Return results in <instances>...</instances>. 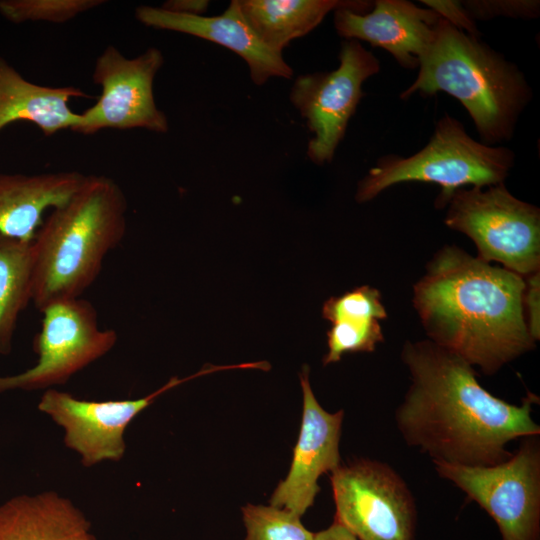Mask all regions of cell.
<instances>
[{
	"mask_svg": "<svg viewBox=\"0 0 540 540\" xmlns=\"http://www.w3.org/2000/svg\"><path fill=\"white\" fill-rule=\"evenodd\" d=\"M401 360L411 384L395 423L405 443L433 463L496 465L511 456L509 442L540 435L535 394L527 392L519 405L494 396L471 364L429 339L407 341Z\"/></svg>",
	"mask_w": 540,
	"mask_h": 540,
	"instance_id": "1",
	"label": "cell"
},
{
	"mask_svg": "<svg viewBox=\"0 0 540 540\" xmlns=\"http://www.w3.org/2000/svg\"><path fill=\"white\" fill-rule=\"evenodd\" d=\"M524 290L521 275L445 246L414 285L413 304L430 341L493 375L535 348Z\"/></svg>",
	"mask_w": 540,
	"mask_h": 540,
	"instance_id": "2",
	"label": "cell"
},
{
	"mask_svg": "<svg viewBox=\"0 0 540 540\" xmlns=\"http://www.w3.org/2000/svg\"><path fill=\"white\" fill-rule=\"evenodd\" d=\"M127 200L110 177L87 175L81 187L50 210L32 241V302L80 298L97 279L106 255L126 233Z\"/></svg>",
	"mask_w": 540,
	"mask_h": 540,
	"instance_id": "3",
	"label": "cell"
},
{
	"mask_svg": "<svg viewBox=\"0 0 540 540\" xmlns=\"http://www.w3.org/2000/svg\"><path fill=\"white\" fill-rule=\"evenodd\" d=\"M418 68L417 78L400 97L407 99L416 92L455 97L486 145L509 141L531 100V88L517 66L443 18Z\"/></svg>",
	"mask_w": 540,
	"mask_h": 540,
	"instance_id": "4",
	"label": "cell"
},
{
	"mask_svg": "<svg viewBox=\"0 0 540 540\" xmlns=\"http://www.w3.org/2000/svg\"><path fill=\"white\" fill-rule=\"evenodd\" d=\"M513 164L512 150L472 139L459 120L446 114L419 152L409 157L380 158L359 182L356 199L370 201L398 183H435L441 187L435 205L443 208L456 190L467 185L485 187L503 183Z\"/></svg>",
	"mask_w": 540,
	"mask_h": 540,
	"instance_id": "5",
	"label": "cell"
},
{
	"mask_svg": "<svg viewBox=\"0 0 540 540\" xmlns=\"http://www.w3.org/2000/svg\"><path fill=\"white\" fill-rule=\"evenodd\" d=\"M460 188L450 197L445 224L475 243L478 258L522 277L540 271V211L504 183Z\"/></svg>",
	"mask_w": 540,
	"mask_h": 540,
	"instance_id": "6",
	"label": "cell"
},
{
	"mask_svg": "<svg viewBox=\"0 0 540 540\" xmlns=\"http://www.w3.org/2000/svg\"><path fill=\"white\" fill-rule=\"evenodd\" d=\"M496 523L502 540H540V441L521 439L511 456L496 465L434 463Z\"/></svg>",
	"mask_w": 540,
	"mask_h": 540,
	"instance_id": "7",
	"label": "cell"
},
{
	"mask_svg": "<svg viewBox=\"0 0 540 540\" xmlns=\"http://www.w3.org/2000/svg\"><path fill=\"white\" fill-rule=\"evenodd\" d=\"M334 520L359 540H415L417 507L402 476L367 458L340 464L330 476Z\"/></svg>",
	"mask_w": 540,
	"mask_h": 540,
	"instance_id": "8",
	"label": "cell"
},
{
	"mask_svg": "<svg viewBox=\"0 0 540 540\" xmlns=\"http://www.w3.org/2000/svg\"><path fill=\"white\" fill-rule=\"evenodd\" d=\"M33 341L38 359L26 371L0 376V393L48 390L105 356L116 345L117 332L100 329L95 307L77 298L49 305Z\"/></svg>",
	"mask_w": 540,
	"mask_h": 540,
	"instance_id": "9",
	"label": "cell"
},
{
	"mask_svg": "<svg viewBox=\"0 0 540 540\" xmlns=\"http://www.w3.org/2000/svg\"><path fill=\"white\" fill-rule=\"evenodd\" d=\"M339 60L334 71L297 77L290 94L314 133L307 155L319 165L332 161L363 96V82L380 70L376 56L355 39L342 42Z\"/></svg>",
	"mask_w": 540,
	"mask_h": 540,
	"instance_id": "10",
	"label": "cell"
},
{
	"mask_svg": "<svg viewBox=\"0 0 540 540\" xmlns=\"http://www.w3.org/2000/svg\"><path fill=\"white\" fill-rule=\"evenodd\" d=\"M163 62L162 52L155 47L127 58L114 45L106 46L92 72V81L101 87L100 97L80 113L72 131L91 135L103 129L143 128L166 133L168 120L153 94L154 78Z\"/></svg>",
	"mask_w": 540,
	"mask_h": 540,
	"instance_id": "11",
	"label": "cell"
},
{
	"mask_svg": "<svg viewBox=\"0 0 540 540\" xmlns=\"http://www.w3.org/2000/svg\"><path fill=\"white\" fill-rule=\"evenodd\" d=\"M216 371L218 366L208 365L185 378L174 376L161 388L137 399L90 401L51 388L43 392L37 407L63 429L65 446L79 455L84 467L119 462L126 453V429L143 410L164 392Z\"/></svg>",
	"mask_w": 540,
	"mask_h": 540,
	"instance_id": "12",
	"label": "cell"
},
{
	"mask_svg": "<svg viewBox=\"0 0 540 540\" xmlns=\"http://www.w3.org/2000/svg\"><path fill=\"white\" fill-rule=\"evenodd\" d=\"M303 413L288 475L274 490L270 505L300 517L313 505L320 491L319 477L340 464L339 441L344 411L329 413L317 401L309 381V368L300 373Z\"/></svg>",
	"mask_w": 540,
	"mask_h": 540,
	"instance_id": "13",
	"label": "cell"
},
{
	"mask_svg": "<svg viewBox=\"0 0 540 540\" xmlns=\"http://www.w3.org/2000/svg\"><path fill=\"white\" fill-rule=\"evenodd\" d=\"M334 12V26L341 37L381 47L407 69L418 67L441 18L432 9L405 0H377L366 13L345 8Z\"/></svg>",
	"mask_w": 540,
	"mask_h": 540,
	"instance_id": "14",
	"label": "cell"
},
{
	"mask_svg": "<svg viewBox=\"0 0 540 540\" xmlns=\"http://www.w3.org/2000/svg\"><path fill=\"white\" fill-rule=\"evenodd\" d=\"M135 17L145 26L189 34L230 49L247 62L251 79L257 85L270 77H292L293 70L282 53L267 48L246 22L238 0H232L218 16L184 15L140 5Z\"/></svg>",
	"mask_w": 540,
	"mask_h": 540,
	"instance_id": "15",
	"label": "cell"
},
{
	"mask_svg": "<svg viewBox=\"0 0 540 540\" xmlns=\"http://www.w3.org/2000/svg\"><path fill=\"white\" fill-rule=\"evenodd\" d=\"M86 176L78 171L0 173V234L32 242L44 213L66 202Z\"/></svg>",
	"mask_w": 540,
	"mask_h": 540,
	"instance_id": "16",
	"label": "cell"
},
{
	"mask_svg": "<svg viewBox=\"0 0 540 540\" xmlns=\"http://www.w3.org/2000/svg\"><path fill=\"white\" fill-rule=\"evenodd\" d=\"M91 527L71 499L53 490L0 504V540H97Z\"/></svg>",
	"mask_w": 540,
	"mask_h": 540,
	"instance_id": "17",
	"label": "cell"
},
{
	"mask_svg": "<svg viewBox=\"0 0 540 540\" xmlns=\"http://www.w3.org/2000/svg\"><path fill=\"white\" fill-rule=\"evenodd\" d=\"M89 97L74 86L52 87L25 79L0 56V131L16 121L36 125L45 136L80 122V113L69 106L73 98Z\"/></svg>",
	"mask_w": 540,
	"mask_h": 540,
	"instance_id": "18",
	"label": "cell"
},
{
	"mask_svg": "<svg viewBox=\"0 0 540 540\" xmlns=\"http://www.w3.org/2000/svg\"><path fill=\"white\" fill-rule=\"evenodd\" d=\"M238 4L259 40L278 53L313 30L330 11L366 13L373 7V2L359 0H238Z\"/></svg>",
	"mask_w": 540,
	"mask_h": 540,
	"instance_id": "19",
	"label": "cell"
},
{
	"mask_svg": "<svg viewBox=\"0 0 540 540\" xmlns=\"http://www.w3.org/2000/svg\"><path fill=\"white\" fill-rule=\"evenodd\" d=\"M32 302V242L0 234V355H8L21 312Z\"/></svg>",
	"mask_w": 540,
	"mask_h": 540,
	"instance_id": "20",
	"label": "cell"
},
{
	"mask_svg": "<svg viewBox=\"0 0 540 540\" xmlns=\"http://www.w3.org/2000/svg\"><path fill=\"white\" fill-rule=\"evenodd\" d=\"M245 540H313L314 533L300 516L272 505L247 504L242 508Z\"/></svg>",
	"mask_w": 540,
	"mask_h": 540,
	"instance_id": "21",
	"label": "cell"
},
{
	"mask_svg": "<svg viewBox=\"0 0 540 540\" xmlns=\"http://www.w3.org/2000/svg\"><path fill=\"white\" fill-rule=\"evenodd\" d=\"M106 3L104 0H0V14L8 21L65 23Z\"/></svg>",
	"mask_w": 540,
	"mask_h": 540,
	"instance_id": "22",
	"label": "cell"
},
{
	"mask_svg": "<svg viewBox=\"0 0 540 540\" xmlns=\"http://www.w3.org/2000/svg\"><path fill=\"white\" fill-rule=\"evenodd\" d=\"M383 341L379 320L346 318L332 322L327 332L328 351L323 365L338 362L346 353L373 352Z\"/></svg>",
	"mask_w": 540,
	"mask_h": 540,
	"instance_id": "23",
	"label": "cell"
},
{
	"mask_svg": "<svg viewBox=\"0 0 540 540\" xmlns=\"http://www.w3.org/2000/svg\"><path fill=\"white\" fill-rule=\"evenodd\" d=\"M323 318L331 323L346 318L383 320L387 318L380 292L363 285L341 296L329 298L322 308Z\"/></svg>",
	"mask_w": 540,
	"mask_h": 540,
	"instance_id": "24",
	"label": "cell"
},
{
	"mask_svg": "<svg viewBox=\"0 0 540 540\" xmlns=\"http://www.w3.org/2000/svg\"><path fill=\"white\" fill-rule=\"evenodd\" d=\"M470 17L489 19L504 15L510 17L535 18L539 14V1H461Z\"/></svg>",
	"mask_w": 540,
	"mask_h": 540,
	"instance_id": "25",
	"label": "cell"
},
{
	"mask_svg": "<svg viewBox=\"0 0 540 540\" xmlns=\"http://www.w3.org/2000/svg\"><path fill=\"white\" fill-rule=\"evenodd\" d=\"M421 3L427 5L455 28L471 36L478 37L479 31L476 28L474 20L465 10L461 1L422 0Z\"/></svg>",
	"mask_w": 540,
	"mask_h": 540,
	"instance_id": "26",
	"label": "cell"
},
{
	"mask_svg": "<svg viewBox=\"0 0 540 540\" xmlns=\"http://www.w3.org/2000/svg\"><path fill=\"white\" fill-rule=\"evenodd\" d=\"M523 309L529 334L536 342L540 339V271L526 277Z\"/></svg>",
	"mask_w": 540,
	"mask_h": 540,
	"instance_id": "27",
	"label": "cell"
},
{
	"mask_svg": "<svg viewBox=\"0 0 540 540\" xmlns=\"http://www.w3.org/2000/svg\"><path fill=\"white\" fill-rule=\"evenodd\" d=\"M208 4L209 2L204 0H169L164 2L160 8L177 14L202 15Z\"/></svg>",
	"mask_w": 540,
	"mask_h": 540,
	"instance_id": "28",
	"label": "cell"
},
{
	"mask_svg": "<svg viewBox=\"0 0 540 540\" xmlns=\"http://www.w3.org/2000/svg\"><path fill=\"white\" fill-rule=\"evenodd\" d=\"M313 540H359L354 534H352L347 528L335 520L333 523L319 531L314 533Z\"/></svg>",
	"mask_w": 540,
	"mask_h": 540,
	"instance_id": "29",
	"label": "cell"
}]
</instances>
